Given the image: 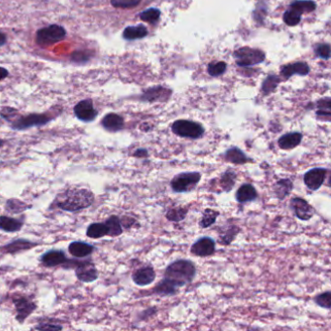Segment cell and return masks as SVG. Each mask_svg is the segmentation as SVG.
Here are the masks:
<instances>
[{
    "label": "cell",
    "instance_id": "cell-27",
    "mask_svg": "<svg viewBox=\"0 0 331 331\" xmlns=\"http://www.w3.org/2000/svg\"><path fill=\"white\" fill-rule=\"evenodd\" d=\"M106 226L108 227V236L117 237L122 235L123 232L121 219L117 216H111L106 222Z\"/></svg>",
    "mask_w": 331,
    "mask_h": 331
},
{
    "label": "cell",
    "instance_id": "cell-35",
    "mask_svg": "<svg viewBox=\"0 0 331 331\" xmlns=\"http://www.w3.org/2000/svg\"><path fill=\"white\" fill-rule=\"evenodd\" d=\"M160 16V11L156 8H150L140 14V18L149 23L156 22Z\"/></svg>",
    "mask_w": 331,
    "mask_h": 331
},
{
    "label": "cell",
    "instance_id": "cell-11",
    "mask_svg": "<svg viewBox=\"0 0 331 331\" xmlns=\"http://www.w3.org/2000/svg\"><path fill=\"white\" fill-rule=\"evenodd\" d=\"M157 277L156 270L151 265H145L136 269L132 274V281L138 287H146L153 284Z\"/></svg>",
    "mask_w": 331,
    "mask_h": 331
},
{
    "label": "cell",
    "instance_id": "cell-14",
    "mask_svg": "<svg viewBox=\"0 0 331 331\" xmlns=\"http://www.w3.org/2000/svg\"><path fill=\"white\" fill-rule=\"evenodd\" d=\"M258 198H259V192L257 191V189L249 183H245L243 185H241L235 193V199L240 204H246L249 202L256 201Z\"/></svg>",
    "mask_w": 331,
    "mask_h": 331
},
{
    "label": "cell",
    "instance_id": "cell-42",
    "mask_svg": "<svg viewBox=\"0 0 331 331\" xmlns=\"http://www.w3.org/2000/svg\"><path fill=\"white\" fill-rule=\"evenodd\" d=\"M35 330H38V331H60V330H62V327L55 326V325L40 324L38 327L35 328Z\"/></svg>",
    "mask_w": 331,
    "mask_h": 331
},
{
    "label": "cell",
    "instance_id": "cell-37",
    "mask_svg": "<svg viewBox=\"0 0 331 331\" xmlns=\"http://www.w3.org/2000/svg\"><path fill=\"white\" fill-rule=\"evenodd\" d=\"M227 69V64L223 61L212 62L208 66V72L211 76H220Z\"/></svg>",
    "mask_w": 331,
    "mask_h": 331
},
{
    "label": "cell",
    "instance_id": "cell-32",
    "mask_svg": "<svg viewBox=\"0 0 331 331\" xmlns=\"http://www.w3.org/2000/svg\"><path fill=\"white\" fill-rule=\"evenodd\" d=\"M309 72V66L305 62H297L295 64L287 65L282 68V74L286 77H291L294 74L306 75Z\"/></svg>",
    "mask_w": 331,
    "mask_h": 331
},
{
    "label": "cell",
    "instance_id": "cell-45",
    "mask_svg": "<svg viewBox=\"0 0 331 331\" xmlns=\"http://www.w3.org/2000/svg\"><path fill=\"white\" fill-rule=\"evenodd\" d=\"M7 42V37L3 32H0V47L5 45Z\"/></svg>",
    "mask_w": 331,
    "mask_h": 331
},
{
    "label": "cell",
    "instance_id": "cell-8",
    "mask_svg": "<svg viewBox=\"0 0 331 331\" xmlns=\"http://www.w3.org/2000/svg\"><path fill=\"white\" fill-rule=\"evenodd\" d=\"M191 254L194 257L207 258L216 253V241L209 236H204L195 241L191 247Z\"/></svg>",
    "mask_w": 331,
    "mask_h": 331
},
{
    "label": "cell",
    "instance_id": "cell-38",
    "mask_svg": "<svg viewBox=\"0 0 331 331\" xmlns=\"http://www.w3.org/2000/svg\"><path fill=\"white\" fill-rule=\"evenodd\" d=\"M300 15H298L296 12H294L293 10L289 9L288 11L285 12L284 14V20L285 22L290 25V26H293V25H297L299 22H300Z\"/></svg>",
    "mask_w": 331,
    "mask_h": 331
},
{
    "label": "cell",
    "instance_id": "cell-41",
    "mask_svg": "<svg viewBox=\"0 0 331 331\" xmlns=\"http://www.w3.org/2000/svg\"><path fill=\"white\" fill-rule=\"evenodd\" d=\"M72 59L76 62H86L88 60V55L86 52H76L72 54Z\"/></svg>",
    "mask_w": 331,
    "mask_h": 331
},
{
    "label": "cell",
    "instance_id": "cell-10",
    "mask_svg": "<svg viewBox=\"0 0 331 331\" xmlns=\"http://www.w3.org/2000/svg\"><path fill=\"white\" fill-rule=\"evenodd\" d=\"M237 63L241 66L258 64L264 60V53L259 50L243 48L235 52Z\"/></svg>",
    "mask_w": 331,
    "mask_h": 331
},
{
    "label": "cell",
    "instance_id": "cell-34",
    "mask_svg": "<svg viewBox=\"0 0 331 331\" xmlns=\"http://www.w3.org/2000/svg\"><path fill=\"white\" fill-rule=\"evenodd\" d=\"M315 303L320 306L321 308L331 310V292L327 291L325 293H322L318 295L314 298Z\"/></svg>",
    "mask_w": 331,
    "mask_h": 331
},
{
    "label": "cell",
    "instance_id": "cell-39",
    "mask_svg": "<svg viewBox=\"0 0 331 331\" xmlns=\"http://www.w3.org/2000/svg\"><path fill=\"white\" fill-rule=\"evenodd\" d=\"M317 53L324 58L329 59L330 55H331V48L329 44H324V45H320L317 49Z\"/></svg>",
    "mask_w": 331,
    "mask_h": 331
},
{
    "label": "cell",
    "instance_id": "cell-20",
    "mask_svg": "<svg viewBox=\"0 0 331 331\" xmlns=\"http://www.w3.org/2000/svg\"><path fill=\"white\" fill-rule=\"evenodd\" d=\"M179 288H177L168 280L163 279L159 281L155 288L151 291L152 295L158 297H172L179 292Z\"/></svg>",
    "mask_w": 331,
    "mask_h": 331
},
{
    "label": "cell",
    "instance_id": "cell-40",
    "mask_svg": "<svg viewBox=\"0 0 331 331\" xmlns=\"http://www.w3.org/2000/svg\"><path fill=\"white\" fill-rule=\"evenodd\" d=\"M17 199H11L7 202L6 204V209L8 208H11V207H14L15 210L13 211V213H19V212H22L23 210L28 209L29 207H25V204H21L20 206H17Z\"/></svg>",
    "mask_w": 331,
    "mask_h": 331
},
{
    "label": "cell",
    "instance_id": "cell-43",
    "mask_svg": "<svg viewBox=\"0 0 331 331\" xmlns=\"http://www.w3.org/2000/svg\"><path fill=\"white\" fill-rule=\"evenodd\" d=\"M132 157H137V158H147V157H149V151L147 149L140 148L136 151H134V153L132 154Z\"/></svg>",
    "mask_w": 331,
    "mask_h": 331
},
{
    "label": "cell",
    "instance_id": "cell-22",
    "mask_svg": "<svg viewBox=\"0 0 331 331\" xmlns=\"http://www.w3.org/2000/svg\"><path fill=\"white\" fill-rule=\"evenodd\" d=\"M237 181V174L232 169H227L219 179V185L223 192H229L233 190Z\"/></svg>",
    "mask_w": 331,
    "mask_h": 331
},
{
    "label": "cell",
    "instance_id": "cell-31",
    "mask_svg": "<svg viewBox=\"0 0 331 331\" xmlns=\"http://www.w3.org/2000/svg\"><path fill=\"white\" fill-rule=\"evenodd\" d=\"M148 34L147 28L139 24L137 26H128L123 30V38L126 40H135L141 39Z\"/></svg>",
    "mask_w": 331,
    "mask_h": 331
},
{
    "label": "cell",
    "instance_id": "cell-33",
    "mask_svg": "<svg viewBox=\"0 0 331 331\" xmlns=\"http://www.w3.org/2000/svg\"><path fill=\"white\" fill-rule=\"evenodd\" d=\"M190 208L189 207H176V208H171L166 212L165 218L169 222H174V223H179L182 222L186 219L188 212Z\"/></svg>",
    "mask_w": 331,
    "mask_h": 331
},
{
    "label": "cell",
    "instance_id": "cell-2",
    "mask_svg": "<svg viewBox=\"0 0 331 331\" xmlns=\"http://www.w3.org/2000/svg\"><path fill=\"white\" fill-rule=\"evenodd\" d=\"M196 276V266L190 260H177L168 264L164 270L163 278L168 280L181 289L191 284Z\"/></svg>",
    "mask_w": 331,
    "mask_h": 331
},
{
    "label": "cell",
    "instance_id": "cell-25",
    "mask_svg": "<svg viewBox=\"0 0 331 331\" xmlns=\"http://www.w3.org/2000/svg\"><path fill=\"white\" fill-rule=\"evenodd\" d=\"M68 250L70 254L75 258H86L93 252L94 247L85 242H72Z\"/></svg>",
    "mask_w": 331,
    "mask_h": 331
},
{
    "label": "cell",
    "instance_id": "cell-12",
    "mask_svg": "<svg viewBox=\"0 0 331 331\" xmlns=\"http://www.w3.org/2000/svg\"><path fill=\"white\" fill-rule=\"evenodd\" d=\"M74 113L80 121L86 122H92L98 114L89 99L82 100L77 103L74 107Z\"/></svg>",
    "mask_w": 331,
    "mask_h": 331
},
{
    "label": "cell",
    "instance_id": "cell-17",
    "mask_svg": "<svg viewBox=\"0 0 331 331\" xmlns=\"http://www.w3.org/2000/svg\"><path fill=\"white\" fill-rule=\"evenodd\" d=\"M41 262L46 267H54L58 266L60 264L68 262V260L62 251L58 250H52L49 252H46L41 257Z\"/></svg>",
    "mask_w": 331,
    "mask_h": 331
},
{
    "label": "cell",
    "instance_id": "cell-15",
    "mask_svg": "<svg viewBox=\"0 0 331 331\" xmlns=\"http://www.w3.org/2000/svg\"><path fill=\"white\" fill-rule=\"evenodd\" d=\"M14 304L17 310L16 319L19 323L25 321L28 318V316L36 309L35 303L24 297H17L16 299H14Z\"/></svg>",
    "mask_w": 331,
    "mask_h": 331
},
{
    "label": "cell",
    "instance_id": "cell-36",
    "mask_svg": "<svg viewBox=\"0 0 331 331\" xmlns=\"http://www.w3.org/2000/svg\"><path fill=\"white\" fill-rule=\"evenodd\" d=\"M142 2V0H111L112 5L119 9H132Z\"/></svg>",
    "mask_w": 331,
    "mask_h": 331
},
{
    "label": "cell",
    "instance_id": "cell-3",
    "mask_svg": "<svg viewBox=\"0 0 331 331\" xmlns=\"http://www.w3.org/2000/svg\"><path fill=\"white\" fill-rule=\"evenodd\" d=\"M202 175L200 172H182L175 175L170 182V188L176 193H187L195 190L199 184Z\"/></svg>",
    "mask_w": 331,
    "mask_h": 331
},
{
    "label": "cell",
    "instance_id": "cell-9",
    "mask_svg": "<svg viewBox=\"0 0 331 331\" xmlns=\"http://www.w3.org/2000/svg\"><path fill=\"white\" fill-rule=\"evenodd\" d=\"M51 121V118L47 115L31 114L25 117H20L12 123V128L16 130H23L32 126H41Z\"/></svg>",
    "mask_w": 331,
    "mask_h": 331
},
{
    "label": "cell",
    "instance_id": "cell-18",
    "mask_svg": "<svg viewBox=\"0 0 331 331\" xmlns=\"http://www.w3.org/2000/svg\"><path fill=\"white\" fill-rule=\"evenodd\" d=\"M303 139V135L300 132H289L282 135L278 139V146L284 151H290L297 148Z\"/></svg>",
    "mask_w": 331,
    "mask_h": 331
},
{
    "label": "cell",
    "instance_id": "cell-16",
    "mask_svg": "<svg viewBox=\"0 0 331 331\" xmlns=\"http://www.w3.org/2000/svg\"><path fill=\"white\" fill-rule=\"evenodd\" d=\"M224 158L227 162L235 165H243L246 163H252L255 160L252 157L247 156L244 152L238 147H230L225 152Z\"/></svg>",
    "mask_w": 331,
    "mask_h": 331
},
{
    "label": "cell",
    "instance_id": "cell-23",
    "mask_svg": "<svg viewBox=\"0 0 331 331\" xmlns=\"http://www.w3.org/2000/svg\"><path fill=\"white\" fill-rule=\"evenodd\" d=\"M241 229L240 227L235 225H230L227 227H224L219 234V242L221 244L228 246L231 244L237 237V235L240 233Z\"/></svg>",
    "mask_w": 331,
    "mask_h": 331
},
{
    "label": "cell",
    "instance_id": "cell-24",
    "mask_svg": "<svg viewBox=\"0 0 331 331\" xmlns=\"http://www.w3.org/2000/svg\"><path fill=\"white\" fill-rule=\"evenodd\" d=\"M36 245H37L36 243L30 242L28 240L17 239L10 244L5 245L1 250L8 254H17V253L27 251L33 247H36Z\"/></svg>",
    "mask_w": 331,
    "mask_h": 331
},
{
    "label": "cell",
    "instance_id": "cell-4",
    "mask_svg": "<svg viewBox=\"0 0 331 331\" xmlns=\"http://www.w3.org/2000/svg\"><path fill=\"white\" fill-rule=\"evenodd\" d=\"M171 129L175 135L188 139H199L205 133V128L201 123L189 120L176 121L173 122Z\"/></svg>",
    "mask_w": 331,
    "mask_h": 331
},
{
    "label": "cell",
    "instance_id": "cell-28",
    "mask_svg": "<svg viewBox=\"0 0 331 331\" xmlns=\"http://www.w3.org/2000/svg\"><path fill=\"white\" fill-rule=\"evenodd\" d=\"M290 9L301 16L302 14L314 11L316 9V3L309 0H297L292 3Z\"/></svg>",
    "mask_w": 331,
    "mask_h": 331
},
{
    "label": "cell",
    "instance_id": "cell-5",
    "mask_svg": "<svg viewBox=\"0 0 331 331\" xmlns=\"http://www.w3.org/2000/svg\"><path fill=\"white\" fill-rule=\"evenodd\" d=\"M66 35L65 29L57 24L41 28L36 33V42L41 46H50L60 42Z\"/></svg>",
    "mask_w": 331,
    "mask_h": 331
},
{
    "label": "cell",
    "instance_id": "cell-7",
    "mask_svg": "<svg viewBox=\"0 0 331 331\" xmlns=\"http://www.w3.org/2000/svg\"><path fill=\"white\" fill-rule=\"evenodd\" d=\"M290 206L297 219L303 222L310 221L316 214L313 206L302 197H294L290 202Z\"/></svg>",
    "mask_w": 331,
    "mask_h": 331
},
{
    "label": "cell",
    "instance_id": "cell-29",
    "mask_svg": "<svg viewBox=\"0 0 331 331\" xmlns=\"http://www.w3.org/2000/svg\"><path fill=\"white\" fill-rule=\"evenodd\" d=\"M220 216V212L217 210L207 208L202 213V217L199 221V226L201 228H208L211 227L217 222V219Z\"/></svg>",
    "mask_w": 331,
    "mask_h": 331
},
{
    "label": "cell",
    "instance_id": "cell-26",
    "mask_svg": "<svg viewBox=\"0 0 331 331\" xmlns=\"http://www.w3.org/2000/svg\"><path fill=\"white\" fill-rule=\"evenodd\" d=\"M22 226V222L17 219L5 216L0 217V229L5 232H17L21 229Z\"/></svg>",
    "mask_w": 331,
    "mask_h": 331
},
{
    "label": "cell",
    "instance_id": "cell-21",
    "mask_svg": "<svg viewBox=\"0 0 331 331\" xmlns=\"http://www.w3.org/2000/svg\"><path fill=\"white\" fill-rule=\"evenodd\" d=\"M294 190V183L291 179L285 178L277 181L273 186V192L279 200H284L287 198Z\"/></svg>",
    "mask_w": 331,
    "mask_h": 331
},
{
    "label": "cell",
    "instance_id": "cell-44",
    "mask_svg": "<svg viewBox=\"0 0 331 331\" xmlns=\"http://www.w3.org/2000/svg\"><path fill=\"white\" fill-rule=\"evenodd\" d=\"M8 74L9 73H8L7 69H5L3 67H0V81L3 80V79H5L8 76Z\"/></svg>",
    "mask_w": 331,
    "mask_h": 331
},
{
    "label": "cell",
    "instance_id": "cell-6",
    "mask_svg": "<svg viewBox=\"0 0 331 331\" xmlns=\"http://www.w3.org/2000/svg\"><path fill=\"white\" fill-rule=\"evenodd\" d=\"M330 170L325 167H315L310 170H308L303 177V182L305 186L310 191H319L323 185L325 184V181L329 175Z\"/></svg>",
    "mask_w": 331,
    "mask_h": 331
},
{
    "label": "cell",
    "instance_id": "cell-30",
    "mask_svg": "<svg viewBox=\"0 0 331 331\" xmlns=\"http://www.w3.org/2000/svg\"><path fill=\"white\" fill-rule=\"evenodd\" d=\"M87 237L93 239H99L108 236V227L105 223L91 224L87 230Z\"/></svg>",
    "mask_w": 331,
    "mask_h": 331
},
{
    "label": "cell",
    "instance_id": "cell-19",
    "mask_svg": "<svg viewBox=\"0 0 331 331\" xmlns=\"http://www.w3.org/2000/svg\"><path fill=\"white\" fill-rule=\"evenodd\" d=\"M101 124L110 132H118L124 127V121L122 116L115 113H109L102 119Z\"/></svg>",
    "mask_w": 331,
    "mask_h": 331
},
{
    "label": "cell",
    "instance_id": "cell-1",
    "mask_svg": "<svg viewBox=\"0 0 331 331\" xmlns=\"http://www.w3.org/2000/svg\"><path fill=\"white\" fill-rule=\"evenodd\" d=\"M94 201L93 193L87 189H69L59 193L54 199V204L57 208L77 212L91 206Z\"/></svg>",
    "mask_w": 331,
    "mask_h": 331
},
{
    "label": "cell",
    "instance_id": "cell-13",
    "mask_svg": "<svg viewBox=\"0 0 331 331\" xmlns=\"http://www.w3.org/2000/svg\"><path fill=\"white\" fill-rule=\"evenodd\" d=\"M75 272L77 278L84 283H91L98 278L97 269L91 262H79L76 266Z\"/></svg>",
    "mask_w": 331,
    "mask_h": 331
},
{
    "label": "cell",
    "instance_id": "cell-46",
    "mask_svg": "<svg viewBox=\"0 0 331 331\" xmlns=\"http://www.w3.org/2000/svg\"><path fill=\"white\" fill-rule=\"evenodd\" d=\"M2 144H3V142L0 140V147H2Z\"/></svg>",
    "mask_w": 331,
    "mask_h": 331
}]
</instances>
